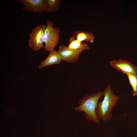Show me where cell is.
I'll return each mask as SVG.
<instances>
[{
    "label": "cell",
    "instance_id": "obj_1",
    "mask_svg": "<svg viewBox=\"0 0 137 137\" xmlns=\"http://www.w3.org/2000/svg\"><path fill=\"white\" fill-rule=\"evenodd\" d=\"M104 98L98 101L96 110L98 119L104 121L110 120L112 117V111L119 99L112 89L111 85H107L103 91Z\"/></svg>",
    "mask_w": 137,
    "mask_h": 137
},
{
    "label": "cell",
    "instance_id": "obj_2",
    "mask_svg": "<svg viewBox=\"0 0 137 137\" xmlns=\"http://www.w3.org/2000/svg\"><path fill=\"white\" fill-rule=\"evenodd\" d=\"M103 91H98L85 95L78 101L79 106L75 107L74 110L76 111L83 112L87 120L99 124L100 120L98 119L96 110L99 100L103 95Z\"/></svg>",
    "mask_w": 137,
    "mask_h": 137
},
{
    "label": "cell",
    "instance_id": "obj_3",
    "mask_svg": "<svg viewBox=\"0 0 137 137\" xmlns=\"http://www.w3.org/2000/svg\"><path fill=\"white\" fill-rule=\"evenodd\" d=\"M47 26L45 28L44 36V43L45 45L44 50L50 52L54 50L59 41L60 28L54 26L53 22L49 19L47 21Z\"/></svg>",
    "mask_w": 137,
    "mask_h": 137
},
{
    "label": "cell",
    "instance_id": "obj_4",
    "mask_svg": "<svg viewBox=\"0 0 137 137\" xmlns=\"http://www.w3.org/2000/svg\"><path fill=\"white\" fill-rule=\"evenodd\" d=\"M46 27L44 24L37 26L30 33L28 45L32 50L37 51L44 47V33Z\"/></svg>",
    "mask_w": 137,
    "mask_h": 137
},
{
    "label": "cell",
    "instance_id": "obj_5",
    "mask_svg": "<svg viewBox=\"0 0 137 137\" xmlns=\"http://www.w3.org/2000/svg\"><path fill=\"white\" fill-rule=\"evenodd\" d=\"M109 63L114 69L123 74H137V66L129 61L122 58L115 59L110 61Z\"/></svg>",
    "mask_w": 137,
    "mask_h": 137
},
{
    "label": "cell",
    "instance_id": "obj_6",
    "mask_svg": "<svg viewBox=\"0 0 137 137\" xmlns=\"http://www.w3.org/2000/svg\"><path fill=\"white\" fill-rule=\"evenodd\" d=\"M84 50L82 49H70L68 47L61 45L57 51L60 55L62 60L69 63H74L78 61L80 54Z\"/></svg>",
    "mask_w": 137,
    "mask_h": 137
},
{
    "label": "cell",
    "instance_id": "obj_7",
    "mask_svg": "<svg viewBox=\"0 0 137 137\" xmlns=\"http://www.w3.org/2000/svg\"><path fill=\"white\" fill-rule=\"evenodd\" d=\"M22 4V9L34 13L40 14L44 11V0H18Z\"/></svg>",
    "mask_w": 137,
    "mask_h": 137
},
{
    "label": "cell",
    "instance_id": "obj_8",
    "mask_svg": "<svg viewBox=\"0 0 137 137\" xmlns=\"http://www.w3.org/2000/svg\"><path fill=\"white\" fill-rule=\"evenodd\" d=\"M61 60L60 55L57 51L54 50L50 52L46 58L41 62L39 65V68L41 69L47 66L58 64Z\"/></svg>",
    "mask_w": 137,
    "mask_h": 137
},
{
    "label": "cell",
    "instance_id": "obj_9",
    "mask_svg": "<svg viewBox=\"0 0 137 137\" xmlns=\"http://www.w3.org/2000/svg\"><path fill=\"white\" fill-rule=\"evenodd\" d=\"M73 36L80 41H85L91 43L93 42L94 38L93 33L88 31H76L74 32Z\"/></svg>",
    "mask_w": 137,
    "mask_h": 137
},
{
    "label": "cell",
    "instance_id": "obj_10",
    "mask_svg": "<svg viewBox=\"0 0 137 137\" xmlns=\"http://www.w3.org/2000/svg\"><path fill=\"white\" fill-rule=\"evenodd\" d=\"M61 2V0H44V11L51 13L57 11L60 7Z\"/></svg>",
    "mask_w": 137,
    "mask_h": 137
},
{
    "label": "cell",
    "instance_id": "obj_11",
    "mask_svg": "<svg viewBox=\"0 0 137 137\" xmlns=\"http://www.w3.org/2000/svg\"><path fill=\"white\" fill-rule=\"evenodd\" d=\"M68 47L71 50L82 49L85 50L90 48L88 45L78 40L73 36L70 38Z\"/></svg>",
    "mask_w": 137,
    "mask_h": 137
},
{
    "label": "cell",
    "instance_id": "obj_12",
    "mask_svg": "<svg viewBox=\"0 0 137 137\" xmlns=\"http://www.w3.org/2000/svg\"><path fill=\"white\" fill-rule=\"evenodd\" d=\"M130 85L132 88V93L134 96H137V74L127 75Z\"/></svg>",
    "mask_w": 137,
    "mask_h": 137
}]
</instances>
